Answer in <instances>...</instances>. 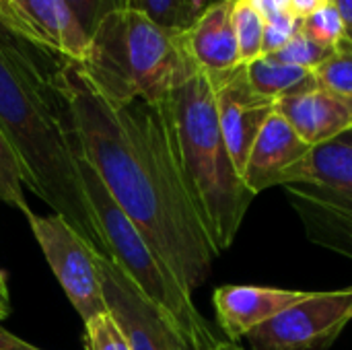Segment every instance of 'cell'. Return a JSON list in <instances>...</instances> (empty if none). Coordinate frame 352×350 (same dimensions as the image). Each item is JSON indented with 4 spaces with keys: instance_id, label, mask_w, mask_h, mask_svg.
I'll return each instance as SVG.
<instances>
[{
    "instance_id": "cell-1",
    "label": "cell",
    "mask_w": 352,
    "mask_h": 350,
    "mask_svg": "<svg viewBox=\"0 0 352 350\" xmlns=\"http://www.w3.org/2000/svg\"><path fill=\"white\" fill-rule=\"evenodd\" d=\"M62 76L78 157L97 171L179 285L194 293L208 281L217 252L186 190L169 99L116 107L87 80L78 62L64 60Z\"/></svg>"
},
{
    "instance_id": "cell-2",
    "label": "cell",
    "mask_w": 352,
    "mask_h": 350,
    "mask_svg": "<svg viewBox=\"0 0 352 350\" xmlns=\"http://www.w3.org/2000/svg\"><path fill=\"white\" fill-rule=\"evenodd\" d=\"M64 60L0 29V130L16 155L23 184L105 256L80 177L78 136L62 76Z\"/></svg>"
},
{
    "instance_id": "cell-3",
    "label": "cell",
    "mask_w": 352,
    "mask_h": 350,
    "mask_svg": "<svg viewBox=\"0 0 352 350\" xmlns=\"http://www.w3.org/2000/svg\"><path fill=\"white\" fill-rule=\"evenodd\" d=\"M169 107L186 190L221 256L235 241L256 196L231 159L210 76L198 68L171 93Z\"/></svg>"
},
{
    "instance_id": "cell-4",
    "label": "cell",
    "mask_w": 352,
    "mask_h": 350,
    "mask_svg": "<svg viewBox=\"0 0 352 350\" xmlns=\"http://www.w3.org/2000/svg\"><path fill=\"white\" fill-rule=\"evenodd\" d=\"M78 66L97 93L116 107L134 101L161 103L198 70L184 35L128 8L113 10L99 23Z\"/></svg>"
},
{
    "instance_id": "cell-5",
    "label": "cell",
    "mask_w": 352,
    "mask_h": 350,
    "mask_svg": "<svg viewBox=\"0 0 352 350\" xmlns=\"http://www.w3.org/2000/svg\"><path fill=\"white\" fill-rule=\"evenodd\" d=\"M80 177L101 229L105 258L120 266V270L171 322L192 349L208 350L214 347L221 338L214 336L208 322L194 305L192 293L179 285L173 272L142 237L138 227L116 204L97 171L82 159Z\"/></svg>"
},
{
    "instance_id": "cell-6",
    "label": "cell",
    "mask_w": 352,
    "mask_h": 350,
    "mask_svg": "<svg viewBox=\"0 0 352 350\" xmlns=\"http://www.w3.org/2000/svg\"><path fill=\"white\" fill-rule=\"evenodd\" d=\"M283 190L309 241L352 260V130L314 146Z\"/></svg>"
},
{
    "instance_id": "cell-7",
    "label": "cell",
    "mask_w": 352,
    "mask_h": 350,
    "mask_svg": "<svg viewBox=\"0 0 352 350\" xmlns=\"http://www.w3.org/2000/svg\"><path fill=\"white\" fill-rule=\"evenodd\" d=\"M25 217L47 266L82 322L109 311L97 262L99 254L62 217H39L35 212Z\"/></svg>"
},
{
    "instance_id": "cell-8",
    "label": "cell",
    "mask_w": 352,
    "mask_h": 350,
    "mask_svg": "<svg viewBox=\"0 0 352 350\" xmlns=\"http://www.w3.org/2000/svg\"><path fill=\"white\" fill-rule=\"evenodd\" d=\"M352 322V289L309 293L248 334L252 350H328Z\"/></svg>"
},
{
    "instance_id": "cell-9",
    "label": "cell",
    "mask_w": 352,
    "mask_h": 350,
    "mask_svg": "<svg viewBox=\"0 0 352 350\" xmlns=\"http://www.w3.org/2000/svg\"><path fill=\"white\" fill-rule=\"evenodd\" d=\"M97 262L107 307L124 328L132 350H194L118 264L101 254Z\"/></svg>"
},
{
    "instance_id": "cell-10",
    "label": "cell",
    "mask_w": 352,
    "mask_h": 350,
    "mask_svg": "<svg viewBox=\"0 0 352 350\" xmlns=\"http://www.w3.org/2000/svg\"><path fill=\"white\" fill-rule=\"evenodd\" d=\"M208 76L214 85L217 109L225 142L239 175L243 177L250 151L266 120L276 111V101L260 95L252 87L245 64Z\"/></svg>"
},
{
    "instance_id": "cell-11",
    "label": "cell",
    "mask_w": 352,
    "mask_h": 350,
    "mask_svg": "<svg viewBox=\"0 0 352 350\" xmlns=\"http://www.w3.org/2000/svg\"><path fill=\"white\" fill-rule=\"evenodd\" d=\"M311 149L314 146L307 144L278 111H274L262 126L250 151L243 169L245 186L254 196L276 186L283 188L307 161Z\"/></svg>"
},
{
    "instance_id": "cell-12",
    "label": "cell",
    "mask_w": 352,
    "mask_h": 350,
    "mask_svg": "<svg viewBox=\"0 0 352 350\" xmlns=\"http://www.w3.org/2000/svg\"><path fill=\"white\" fill-rule=\"evenodd\" d=\"M309 293L252 287V285H225L212 295L217 322L227 340L239 342L250 332L264 326L278 314L307 299Z\"/></svg>"
},
{
    "instance_id": "cell-13",
    "label": "cell",
    "mask_w": 352,
    "mask_h": 350,
    "mask_svg": "<svg viewBox=\"0 0 352 350\" xmlns=\"http://www.w3.org/2000/svg\"><path fill=\"white\" fill-rule=\"evenodd\" d=\"M276 111L311 146L330 142L352 130V95L324 87L280 99Z\"/></svg>"
},
{
    "instance_id": "cell-14",
    "label": "cell",
    "mask_w": 352,
    "mask_h": 350,
    "mask_svg": "<svg viewBox=\"0 0 352 350\" xmlns=\"http://www.w3.org/2000/svg\"><path fill=\"white\" fill-rule=\"evenodd\" d=\"M233 0L206 8L184 33L188 54L206 74H221L241 66L239 45L231 21Z\"/></svg>"
},
{
    "instance_id": "cell-15",
    "label": "cell",
    "mask_w": 352,
    "mask_h": 350,
    "mask_svg": "<svg viewBox=\"0 0 352 350\" xmlns=\"http://www.w3.org/2000/svg\"><path fill=\"white\" fill-rule=\"evenodd\" d=\"M21 10L37 29L47 50L72 62L85 60L91 37L66 0H23Z\"/></svg>"
},
{
    "instance_id": "cell-16",
    "label": "cell",
    "mask_w": 352,
    "mask_h": 350,
    "mask_svg": "<svg viewBox=\"0 0 352 350\" xmlns=\"http://www.w3.org/2000/svg\"><path fill=\"white\" fill-rule=\"evenodd\" d=\"M245 72H248L252 87L260 95H264L276 103L280 99L295 97V95H301V93H307V91H314L320 87L316 80V74L311 70L278 62L272 56H262V58L245 64Z\"/></svg>"
},
{
    "instance_id": "cell-17",
    "label": "cell",
    "mask_w": 352,
    "mask_h": 350,
    "mask_svg": "<svg viewBox=\"0 0 352 350\" xmlns=\"http://www.w3.org/2000/svg\"><path fill=\"white\" fill-rule=\"evenodd\" d=\"M233 31L239 45L243 64H250L264 56V27L266 19L254 8L250 0H233L231 8Z\"/></svg>"
},
{
    "instance_id": "cell-18",
    "label": "cell",
    "mask_w": 352,
    "mask_h": 350,
    "mask_svg": "<svg viewBox=\"0 0 352 350\" xmlns=\"http://www.w3.org/2000/svg\"><path fill=\"white\" fill-rule=\"evenodd\" d=\"M122 8L144 12L161 27L177 35H184L194 23L186 0H122Z\"/></svg>"
},
{
    "instance_id": "cell-19",
    "label": "cell",
    "mask_w": 352,
    "mask_h": 350,
    "mask_svg": "<svg viewBox=\"0 0 352 350\" xmlns=\"http://www.w3.org/2000/svg\"><path fill=\"white\" fill-rule=\"evenodd\" d=\"M320 87L352 95V41L340 39L332 54L314 70Z\"/></svg>"
},
{
    "instance_id": "cell-20",
    "label": "cell",
    "mask_w": 352,
    "mask_h": 350,
    "mask_svg": "<svg viewBox=\"0 0 352 350\" xmlns=\"http://www.w3.org/2000/svg\"><path fill=\"white\" fill-rule=\"evenodd\" d=\"M0 200L10 208L21 210L23 215L31 212L23 194V177H21L16 155L12 153L2 130H0Z\"/></svg>"
},
{
    "instance_id": "cell-21",
    "label": "cell",
    "mask_w": 352,
    "mask_h": 350,
    "mask_svg": "<svg viewBox=\"0 0 352 350\" xmlns=\"http://www.w3.org/2000/svg\"><path fill=\"white\" fill-rule=\"evenodd\" d=\"M332 50L334 47H326V45L318 43L303 29H299L295 33V37L285 47H280L278 52H274L270 56L274 60H278V62H285V64H291V66H299V68H305V70L314 72L332 54Z\"/></svg>"
},
{
    "instance_id": "cell-22",
    "label": "cell",
    "mask_w": 352,
    "mask_h": 350,
    "mask_svg": "<svg viewBox=\"0 0 352 350\" xmlns=\"http://www.w3.org/2000/svg\"><path fill=\"white\" fill-rule=\"evenodd\" d=\"M85 347L87 350H132L124 328L111 311L85 322Z\"/></svg>"
},
{
    "instance_id": "cell-23",
    "label": "cell",
    "mask_w": 352,
    "mask_h": 350,
    "mask_svg": "<svg viewBox=\"0 0 352 350\" xmlns=\"http://www.w3.org/2000/svg\"><path fill=\"white\" fill-rule=\"evenodd\" d=\"M301 29L326 47H336V43L344 39V25L334 2H324L311 14L301 19Z\"/></svg>"
},
{
    "instance_id": "cell-24",
    "label": "cell",
    "mask_w": 352,
    "mask_h": 350,
    "mask_svg": "<svg viewBox=\"0 0 352 350\" xmlns=\"http://www.w3.org/2000/svg\"><path fill=\"white\" fill-rule=\"evenodd\" d=\"M301 29V19L295 17L291 10H283L270 19H266V27H264V56H270L274 52H278L280 47H285L295 33Z\"/></svg>"
},
{
    "instance_id": "cell-25",
    "label": "cell",
    "mask_w": 352,
    "mask_h": 350,
    "mask_svg": "<svg viewBox=\"0 0 352 350\" xmlns=\"http://www.w3.org/2000/svg\"><path fill=\"white\" fill-rule=\"evenodd\" d=\"M66 2L89 37L95 33V29L107 14L122 8V0H66Z\"/></svg>"
},
{
    "instance_id": "cell-26",
    "label": "cell",
    "mask_w": 352,
    "mask_h": 350,
    "mask_svg": "<svg viewBox=\"0 0 352 350\" xmlns=\"http://www.w3.org/2000/svg\"><path fill=\"white\" fill-rule=\"evenodd\" d=\"M0 25H2L6 31H10V33H14V35H19V37H25V39H29V41L41 45V47H45V43H43V39L39 37V33H37V31H35L19 12H14V10L6 4V0H0Z\"/></svg>"
},
{
    "instance_id": "cell-27",
    "label": "cell",
    "mask_w": 352,
    "mask_h": 350,
    "mask_svg": "<svg viewBox=\"0 0 352 350\" xmlns=\"http://www.w3.org/2000/svg\"><path fill=\"white\" fill-rule=\"evenodd\" d=\"M0 350H41L21 338H16L14 334H10L8 330H4L0 326Z\"/></svg>"
},
{
    "instance_id": "cell-28",
    "label": "cell",
    "mask_w": 352,
    "mask_h": 350,
    "mask_svg": "<svg viewBox=\"0 0 352 350\" xmlns=\"http://www.w3.org/2000/svg\"><path fill=\"white\" fill-rule=\"evenodd\" d=\"M324 2L322 0H289V10L299 17V19H305L307 14H311L316 8H320Z\"/></svg>"
},
{
    "instance_id": "cell-29",
    "label": "cell",
    "mask_w": 352,
    "mask_h": 350,
    "mask_svg": "<svg viewBox=\"0 0 352 350\" xmlns=\"http://www.w3.org/2000/svg\"><path fill=\"white\" fill-rule=\"evenodd\" d=\"M334 4L340 12L342 25H344V37L352 41V0H334Z\"/></svg>"
},
{
    "instance_id": "cell-30",
    "label": "cell",
    "mask_w": 352,
    "mask_h": 350,
    "mask_svg": "<svg viewBox=\"0 0 352 350\" xmlns=\"http://www.w3.org/2000/svg\"><path fill=\"white\" fill-rule=\"evenodd\" d=\"M219 2H223V0H186V4H188V8H190V12H192V19L196 21L206 8H210V6H214V4H219Z\"/></svg>"
},
{
    "instance_id": "cell-31",
    "label": "cell",
    "mask_w": 352,
    "mask_h": 350,
    "mask_svg": "<svg viewBox=\"0 0 352 350\" xmlns=\"http://www.w3.org/2000/svg\"><path fill=\"white\" fill-rule=\"evenodd\" d=\"M10 311V301H8V289H6V278L0 274V322L8 316Z\"/></svg>"
},
{
    "instance_id": "cell-32",
    "label": "cell",
    "mask_w": 352,
    "mask_h": 350,
    "mask_svg": "<svg viewBox=\"0 0 352 350\" xmlns=\"http://www.w3.org/2000/svg\"><path fill=\"white\" fill-rule=\"evenodd\" d=\"M208 350H245V349H241V347H239V342H231V340H227V338H225V340H219L214 347H210Z\"/></svg>"
},
{
    "instance_id": "cell-33",
    "label": "cell",
    "mask_w": 352,
    "mask_h": 350,
    "mask_svg": "<svg viewBox=\"0 0 352 350\" xmlns=\"http://www.w3.org/2000/svg\"><path fill=\"white\" fill-rule=\"evenodd\" d=\"M21 2H23V0H6V4H8V6L14 10V12H19V14H21V17H23V19L29 23V19H27V17L23 14V10H21ZM29 25H31V23H29ZM31 27H33V25H31ZM33 29H35V27H33ZM35 31H37V29H35ZM39 37H41V35H39Z\"/></svg>"
},
{
    "instance_id": "cell-34",
    "label": "cell",
    "mask_w": 352,
    "mask_h": 350,
    "mask_svg": "<svg viewBox=\"0 0 352 350\" xmlns=\"http://www.w3.org/2000/svg\"><path fill=\"white\" fill-rule=\"evenodd\" d=\"M274 4H276L280 10H289V0H274Z\"/></svg>"
},
{
    "instance_id": "cell-35",
    "label": "cell",
    "mask_w": 352,
    "mask_h": 350,
    "mask_svg": "<svg viewBox=\"0 0 352 350\" xmlns=\"http://www.w3.org/2000/svg\"><path fill=\"white\" fill-rule=\"evenodd\" d=\"M322 2H334V0H322Z\"/></svg>"
},
{
    "instance_id": "cell-36",
    "label": "cell",
    "mask_w": 352,
    "mask_h": 350,
    "mask_svg": "<svg viewBox=\"0 0 352 350\" xmlns=\"http://www.w3.org/2000/svg\"><path fill=\"white\" fill-rule=\"evenodd\" d=\"M0 274H4V272H2V270H0Z\"/></svg>"
},
{
    "instance_id": "cell-37",
    "label": "cell",
    "mask_w": 352,
    "mask_h": 350,
    "mask_svg": "<svg viewBox=\"0 0 352 350\" xmlns=\"http://www.w3.org/2000/svg\"><path fill=\"white\" fill-rule=\"evenodd\" d=\"M0 29H4V27H2V25H0Z\"/></svg>"
}]
</instances>
